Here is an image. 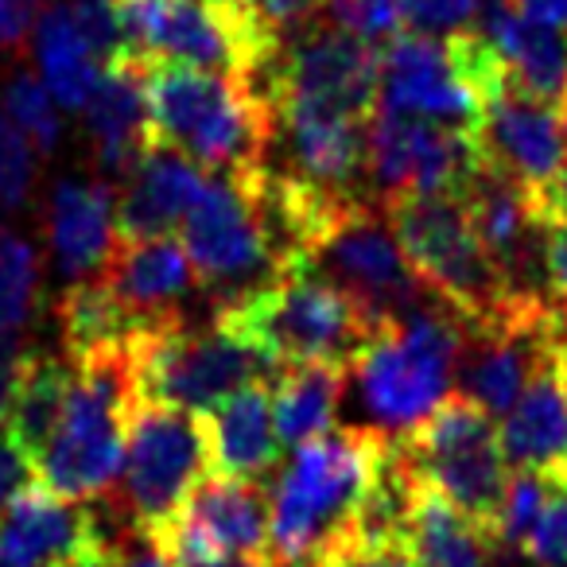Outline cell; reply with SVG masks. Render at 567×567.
Segmentation results:
<instances>
[{
  "instance_id": "6da1fadb",
  "label": "cell",
  "mask_w": 567,
  "mask_h": 567,
  "mask_svg": "<svg viewBox=\"0 0 567 567\" xmlns=\"http://www.w3.org/2000/svg\"><path fill=\"white\" fill-rule=\"evenodd\" d=\"M389 458V440L373 432H327L296 447L276 482L272 505V564L327 567L350 540L358 517Z\"/></svg>"
},
{
  "instance_id": "7a4b0ae2",
  "label": "cell",
  "mask_w": 567,
  "mask_h": 567,
  "mask_svg": "<svg viewBox=\"0 0 567 567\" xmlns=\"http://www.w3.org/2000/svg\"><path fill=\"white\" fill-rule=\"evenodd\" d=\"M148 113L152 141L183 152L210 175L241 179L268 167L276 110L252 79L148 63Z\"/></svg>"
},
{
  "instance_id": "3957f363",
  "label": "cell",
  "mask_w": 567,
  "mask_h": 567,
  "mask_svg": "<svg viewBox=\"0 0 567 567\" xmlns=\"http://www.w3.org/2000/svg\"><path fill=\"white\" fill-rule=\"evenodd\" d=\"M463 339V316L447 303L385 327L347 370V393H354L350 427L396 443L424 424L455 385Z\"/></svg>"
},
{
  "instance_id": "277c9868",
  "label": "cell",
  "mask_w": 567,
  "mask_h": 567,
  "mask_svg": "<svg viewBox=\"0 0 567 567\" xmlns=\"http://www.w3.org/2000/svg\"><path fill=\"white\" fill-rule=\"evenodd\" d=\"M141 404L133 342L74 362V381L55 435L35 458L48 494L74 505H94L121 482L128 424Z\"/></svg>"
},
{
  "instance_id": "5b68a950",
  "label": "cell",
  "mask_w": 567,
  "mask_h": 567,
  "mask_svg": "<svg viewBox=\"0 0 567 567\" xmlns=\"http://www.w3.org/2000/svg\"><path fill=\"white\" fill-rule=\"evenodd\" d=\"M218 316H226L284 370L296 365L350 370L381 334L342 288H334L308 265L276 276L249 300Z\"/></svg>"
},
{
  "instance_id": "8992f818",
  "label": "cell",
  "mask_w": 567,
  "mask_h": 567,
  "mask_svg": "<svg viewBox=\"0 0 567 567\" xmlns=\"http://www.w3.org/2000/svg\"><path fill=\"white\" fill-rule=\"evenodd\" d=\"M141 401L210 416L221 401L249 385H276V365L252 339H245L226 316L190 323L187 316L156 327L133 342Z\"/></svg>"
},
{
  "instance_id": "52a82bcc",
  "label": "cell",
  "mask_w": 567,
  "mask_h": 567,
  "mask_svg": "<svg viewBox=\"0 0 567 567\" xmlns=\"http://www.w3.org/2000/svg\"><path fill=\"white\" fill-rule=\"evenodd\" d=\"M125 55L136 63L190 66L260 82L280 40L241 4L210 0H113Z\"/></svg>"
},
{
  "instance_id": "ba28073f",
  "label": "cell",
  "mask_w": 567,
  "mask_h": 567,
  "mask_svg": "<svg viewBox=\"0 0 567 567\" xmlns=\"http://www.w3.org/2000/svg\"><path fill=\"white\" fill-rule=\"evenodd\" d=\"M502 90V59L474 32L447 40L404 32L381 51V110L409 113L451 133H478L482 113Z\"/></svg>"
},
{
  "instance_id": "9c48e42d",
  "label": "cell",
  "mask_w": 567,
  "mask_h": 567,
  "mask_svg": "<svg viewBox=\"0 0 567 567\" xmlns=\"http://www.w3.org/2000/svg\"><path fill=\"white\" fill-rule=\"evenodd\" d=\"M260 175H210L206 190L183 218V249L218 311L237 308L276 276L292 272L260 198ZM300 268V265H296Z\"/></svg>"
},
{
  "instance_id": "30bf717a",
  "label": "cell",
  "mask_w": 567,
  "mask_h": 567,
  "mask_svg": "<svg viewBox=\"0 0 567 567\" xmlns=\"http://www.w3.org/2000/svg\"><path fill=\"white\" fill-rule=\"evenodd\" d=\"M389 226L420 280L466 327L505 319L502 280L455 195H412L385 206Z\"/></svg>"
},
{
  "instance_id": "8fae6325",
  "label": "cell",
  "mask_w": 567,
  "mask_h": 567,
  "mask_svg": "<svg viewBox=\"0 0 567 567\" xmlns=\"http://www.w3.org/2000/svg\"><path fill=\"white\" fill-rule=\"evenodd\" d=\"M210 432L206 416L141 401L128 424L125 471L113 505L125 513L133 533L156 540L187 505V497L210 478Z\"/></svg>"
},
{
  "instance_id": "7c38bea8",
  "label": "cell",
  "mask_w": 567,
  "mask_h": 567,
  "mask_svg": "<svg viewBox=\"0 0 567 567\" xmlns=\"http://www.w3.org/2000/svg\"><path fill=\"white\" fill-rule=\"evenodd\" d=\"M393 447L416 486L440 494L482 528H494L505 486H509V463L502 455L494 416L474 409L463 396H447L424 424L412 427Z\"/></svg>"
},
{
  "instance_id": "4fadbf2b",
  "label": "cell",
  "mask_w": 567,
  "mask_h": 567,
  "mask_svg": "<svg viewBox=\"0 0 567 567\" xmlns=\"http://www.w3.org/2000/svg\"><path fill=\"white\" fill-rule=\"evenodd\" d=\"M308 268L350 296L378 331L443 303L409 265L381 203H350L327 226Z\"/></svg>"
},
{
  "instance_id": "5bb4252c",
  "label": "cell",
  "mask_w": 567,
  "mask_h": 567,
  "mask_svg": "<svg viewBox=\"0 0 567 567\" xmlns=\"http://www.w3.org/2000/svg\"><path fill=\"white\" fill-rule=\"evenodd\" d=\"M381 51L339 28H316L284 35L280 55L260 79L272 110H308L327 117L365 121L378 97Z\"/></svg>"
},
{
  "instance_id": "9a60e30c",
  "label": "cell",
  "mask_w": 567,
  "mask_h": 567,
  "mask_svg": "<svg viewBox=\"0 0 567 567\" xmlns=\"http://www.w3.org/2000/svg\"><path fill=\"white\" fill-rule=\"evenodd\" d=\"M478 164V144L409 113L378 110L365 125V179L381 206L412 195H458Z\"/></svg>"
},
{
  "instance_id": "2e32d148",
  "label": "cell",
  "mask_w": 567,
  "mask_h": 567,
  "mask_svg": "<svg viewBox=\"0 0 567 567\" xmlns=\"http://www.w3.org/2000/svg\"><path fill=\"white\" fill-rule=\"evenodd\" d=\"M272 505H268L265 482H241L226 474H210L179 517L156 536V544L175 559L203 556H245V559H272Z\"/></svg>"
},
{
  "instance_id": "e0dca14e",
  "label": "cell",
  "mask_w": 567,
  "mask_h": 567,
  "mask_svg": "<svg viewBox=\"0 0 567 567\" xmlns=\"http://www.w3.org/2000/svg\"><path fill=\"white\" fill-rule=\"evenodd\" d=\"M474 144L489 167L544 203L567 172V110L505 86L482 113Z\"/></svg>"
},
{
  "instance_id": "ac0fdd59",
  "label": "cell",
  "mask_w": 567,
  "mask_h": 567,
  "mask_svg": "<svg viewBox=\"0 0 567 567\" xmlns=\"http://www.w3.org/2000/svg\"><path fill=\"white\" fill-rule=\"evenodd\" d=\"M276 141H284V159H288L280 175L327 198H342V203L365 198L358 190V183L365 179L362 121L308 110H276Z\"/></svg>"
},
{
  "instance_id": "d6986e66",
  "label": "cell",
  "mask_w": 567,
  "mask_h": 567,
  "mask_svg": "<svg viewBox=\"0 0 567 567\" xmlns=\"http://www.w3.org/2000/svg\"><path fill=\"white\" fill-rule=\"evenodd\" d=\"M210 175L190 164L183 152L167 144H148L136 167L128 172L125 190L117 198V234L121 241H152L172 237L175 226L190 214V206L203 198Z\"/></svg>"
},
{
  "instance_id": "ffe728a7",
  "label": "cell",
  "mask_w": 567,
  "mask_h": 567,
  "mask_svg": "<svg viewBox=\"0 0 567 567\" xmlns=\"http://www.w3.org/2000/svg\"><path fill=\"white\" fill-rule=\"evenodd\" d=\"M117 241V195L110 183H55L48 203V245L66 280H94L113 257Z\"/></svg>"
},
{
  "instance_id": "44dd1931",
  "label": "cell",
  "mask_w": 567,
  "mask_h": 567,
  "mask_svg": "<svg viewBox=\"0 0 567 567\" xmlns=\"http://www.w3.org/2000/svg\"><path fill=\"white\" fill-rule=\"evenodd\" d=\"M113 296L133 316L148 323H167L183 316V303L195 292V265L175 237H152V241H117L113 257L97 272Z\"/></svg>"
},
{
  "instance_id": "7402d4cb",
  "label": "cell",
  "mask_w": 567,
  "mask_h": 567,
  "mask_svg": "<svg viewBox=\"0 0 567 567\" xmlns=\"http://www.w3.org/2000/svg\"><path fill=\"white\" fill-rule=\"evenodd\" d=\"M82 113H86V128L94 136L97 172L110 179H128L136 159L152 144L148 63H136V59L113 63Z\"/></svg>"
},
{
  "instance_id": "603a6c76",
  "label": "cell",
  "mask_w": 567,
  "mask_h": 567,
  "mask_svg": "<svg viewBox=\"0 0 567 567\" xmlns=\"http://www.w3.org/2000/svg\"><path fill=\"white\" fill-rule=\"evenodd\" d=\"M210 432V466L214 474L241 482H265L276 471L280 440L272 420V385H249L221 401L206 416Z\"/></svg>"
},
{
  "instance_id": "cb8c5ba5",
  "label": "cell",
  "mask_w": 567,
  "mask_h": 567,
  "mask_svg": "<svg viewBox=\"0 0 567 567\" xmlns=\"http://www.w3.org/2000/svg\"><path fill=\"white\" fill-rule=\"evenodd\" d=\"M32 40H35V63H40V71H43V86L55 97L59 110H74V113L86 110L110 66L90 48L86 32H82L79 20H74L71 4H51V9H43Z\"/></svg>"
},
{
  "instance_id": "d4e9b609",
  "label": "cell",
  "mask_w": 567,
  "mask_h": 567,
  "mask_svg": "<svg viewBox=\"0 0 567 567\" xmlns=\"http://www.w3.org/2000/svg\"><path fill=\"white\" fill-rule=\"evenodd\" d=\"M404 548L416 567H497V544L489 528H482L478 520H471L424 486H416Z\"/></svg>"
},
{
  "instance_id": "484cf974",
  "label": "cell",
  "mask_w": 567,
  "mask_h": 567,
  "mask_svg": "<svg viewBox=\"0 0 567 567\" xmlns=\"http://www.w3.org/2000/svg\"><path fill=\"white\" fill-rule=\"evenodd\" d=\"M167 323H172V319H167ZM59 327H63L66 354H71V365H74V362H82V358L102 354V350L128 347V342H136L141 334L156 331V327H164V323H148V319L133 316V311L105 288L102 276H94V280L71 284L63 292V300H59Z\"/></svg>"
},
{
  "instance_id": "4316f807",
  "label": "cell",
  "mask_w": 567,
  "mask_h": 567,
  "mask_svg": "<svg viewBox=\"0 0 567 567\" xmlns=\"http://www.w3.org/2000/svg\"><path fill=\"white\" fill-rule=\"evenodd\" d=\"M71 381H74L71 362H59L51 354H24V365H20V378L17 389H12V401L0 432L32 458V466L43 455V447L51 443V435H55L59 420H63Z\"/></svg>"
},
{
  "instance_id": "83f0119b",
  "label": "cell",
  "mask_w": 567,
  "mask_h": 567,
  "mask_svg": "<svg viewBox=\"0 0 567 567\" xmlns=\"http://www.w3.org/2000/svg\"><path fill=\"white\" fill-rule=\"evenodd\" d=\"M347 393V370L334 365H296L272 385V420L280 447H303L331 432Z\"/></svg>"
},
{
  "instance_id": "f1b7e54d",
  "label": "cell",
  "mask_w": 567,
  "mask_h": 567,
  "mask_svg": "<svg viewBox=\"0 0 567 567\" xmlns=\"http://www.w3.org/2000/svg\"><path fill=\"white\" fill-rule=\"evenodd\" d=\"M35 303H40V257L28 237L0 221V331H24L32 323Z\"/></svg>"
},
{
  "instance_id": "f546056e",
  "label": "cell",
  "mask_w": 567,
  "mask_h": 567,
  "mask_svg": "<svg viewBox=\"0 0 567 567\" xmlns=\"http://www.w3.org/2000/svg\"><path fill=\"white\" fill-rule=\"evenodd\" d=\"M4 117L24 133V141L32 144L35 152H55L59 136H63V121H59V105L55 97L48 94L43 79L28 71H17L9 82H4Z\"/></svg>"
},
{
  "instance_id": "4dcf8cb0",
  "label": "cell",
  "mask_w": 567,
  "mask_h": 567,
  "mask_svg": "<svg viewBox=\"0 0 567 567\" xmlns=\"http://www.w3.org/2000/svg\"><path fill=\"white\" fill-rule=\"evenodd\" d=\"M548 494H551V482L544 471H513L509 474L502 509H497V520H494V528H489L497 548L525 551L528 536L536 533L544 509H548Z\"/></svg>"
},
{
  "instance_id": "1f68e13d",
  "label": "cell",
  "mask_w": 567,
  "mask_h": 567,
  "mask_svg": "<svg viewBox=\"0 0 567 567\" xmlns=\"http://www.w3.org/2000/svg\"><path fill=\"white\" fill-rule=\"evenodd\" d=\"M327 12H331V24L339 32L354 35L370 48L385 51L389 43L404 35L401 0H327Z\"/></svg>"
},
{
  "instance_id": "d6a6232c",
  "label": "cell",
  "mask_w": 567,
  "mask_h": 567,
  "mask_svg": "<svg viewBox=\"0 0 567 567\" xmlns=\"http://www.w3.org/2000/svg\"><path fill=\"white\" fill-rule=\"evenodd\" d=\"M544 474L551 482L548 509H544L540 525L528 536L520 556L533 567H567V471L556 466V471H544Z\"/></svg>"
},
{
  "instance_id": "836d02e7",
  "label": "cell",
  "mask_w": 567,
  "mask_h": 567,
  "mask_svg": "<svg viewBox=\"0 0 567 567\" xmlns=\"http://www.w3.org/2000/svg\"><path fill=\"white\" fill-rule=\"evenodd\" d=\"M35 190V148L0 110V210H17Z\"/></svg>"
},
{
  "instance_id": "e575fe53",
  "label": "cell",
  "mask_w": 567,
  "mask_h": 567,
  "mask_svg": "<svg viewBox=\"0 0 567 567\" xmlns=\"http://www.w3.org/2000/svg\"><path fill=\"white\" fill-rule=\"evenodd\" d=\"M478 0H401V20L404 32L412 28V35H435L447 40L471 28Z\"/></svg>"
},
{
  "instance_id": "d590c367",
  "label": "cell",
  "mask_w": 567,
  "mask_h": 567,
  "mask_svg": "<svg viewBox=\"0 0 567 567\" xmlns=\"http://www.w3.org/2000/svg\"><path fill=\"white\" fill-rule=\"evenodd\" d=\"M245 9H249L276 40H284V35L303 32V28L311 24V17H316L319 9H327V0H245Z\"/></svg>"
},
{
  "instance_id": "8d00e7d4",
  "label": "cell",
  "mask_w": 567,
  "mask_h": 567,
  "mask_svg": "<svg viewBox=\"0 0 567 567\" xmlns=\"http://www.w3.org/2000/svg\"><path fill=\"white\" fill-rule=\"evenodd\" d=\"M32 474H35L32 458H28L9 435L0 432V517H4V509H9L24 489H32Z\"/></svg>"
},
{
  "instance_id": "74e56055",
  "label": "cell",
  "mask_w": 567,
  "mask_h": 567,
  "mask_svg": "<svg viewBox=\"0 0 567 567\" xmlns=\"http://www.w3.org/2000/svg\"><path fill=\"white\" fill-rule=\"evenodd\" d=\"M43 17V0H0V51H20Z\"/></svg>"
},
{
  "instance_id": "f35d334b",
  "label": "cell",
  "mask_w": 567,
  "mask_h": 567,
  "mask_svg": "<svg viewBox=\"0 0 567 567\" xmlns=\"http://www.w3.org/2000/svg\"><path fill=\"white\" fill-rule=\"evenodd\" d=\"M102 567H179L172 556H167L164 548H159L152 536L144 533H128L125 540L117 544V548L105 556Z\"/></svg>"
},
{
  "instance_id": "ab89813d",
  "label": "cell",
  "mask_w": 567,
  "mask_h": 567,
  "mask_svg": "<svg viewBox=\"0 0 567 567\" xmlns=\"http://www.w3.org/2000/svg\"><path fill=\"white\" fill-rule=\"evenodd\" d=\"M548 280L556 311L567 316V221L548 218Z\"/></svg>"
},
{
  "instance_id": "60d3db41",
  "label": "cell",
  "mask_w": 567,
  "mask_h": 567,
  "mask_svg": "<svg viewBox=\"0 0 567 567\" xmlns=\"http://www.w3.org/2000/svg\"><path fill=\"white\" fill-rule=\"evenodd\" d=\"M20 365H24V350L17 347V334L0 331V424H4V412H9L12 389H17Z\"/></svg>"
},
{
  "instance_id": "b9f144b4",
  "label": "cell",
  "mask_w": 567,
  "mask_h": 567,
  "mask_svg": "<svg viewBox=\"0 0 567 567\" xmlns=\"http://www.w3.org/2000/svg\"><path fill=\"white\" fill-rule=\"evenodd\" d=\"M528 20L548 24L556 32H567V0H513Z\"/></svg>"
},
{
  "instance_id": "7bdbcfd3",
  "label": "cell",
  "mask_w": 567,
  "mask_h": 567,
  "mask_svg": "<svg viewBox=\"0 0 567 567\" xmlns=\"http://www.w3.org/2000/svg\"><path fill=\"white\" fill-rule=\"evenodd\" d=\"M179 567H276L272 559H245V556H203V559H187Z\"/></svg>"
},
{
  "instance_id": "ee69618b",
  "label": "cell",
  "mask_w": 567,
  "mask_h": 567,
  "mask_svg": "<svg viewBox=\"0 0 567 567\" xmlns=\"http://www.w3.org/2000/svg\"><path fill=\"white\" fill-rule=\"evenodd\" d=\"M544 214L556 221H567V172L559 175V183L548 190V198H544Z\"/></svg>"
},
{
  "instance_id": "f6af8a7d",
  "label": "cell",
  "mask_w": 567,
  "mask_h": 567,
  "mask_svg": "<svg viewBox=\"0 0 567 567\" xmlns=\"http://www.w3.org/2000/svg\"><path fill=\"white\" fill-rule=\"evenodd\" d=\"M210 4H241L245 9V0H210Z\"/></svg>"
},
{
  "instance_id": "bcb514c9",
  "label": "cell",
  "mask_w": 567,
  "mask_h": 567,
  "mask_svg": "<svg viewBox=\"0 0 567 567\" xmlns=\"http://www.w3.org/2000/svg\"><path fill=\"white\" fill-rule=\"evenodd\" d=\"M564 110H567V102H564Z\"/></svg>"
},
{
  "instance_id": "7dc6e473",
  "label": "cell",
  "mask_w": 567,
  "mask_h": 567,
  "mask_svg": "<svg viewBox=\"0 0 567 567\" xmlns=\"http://www.w3.org/2000/svg\"><path fill=\"white\" fill-rule=\"evenodd\" d=\"M564 471H567V466H564Z\"/></svg>"
}]
</instances>
